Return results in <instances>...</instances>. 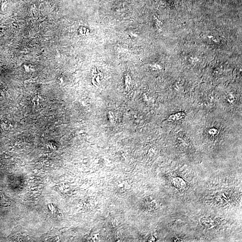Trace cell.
I'll list each match as a JSON object with an SVG mask.
<instances>
[{
	"instance_id": "3",
	"label": "cell",
	"mask_w": 242,
	"mask_h": 242,
	"mask_svg": "<svg viewBox=\"0 0 242 242\" xmlns=\"http://www.w3.org/2000/svg\"><path fill=\"white\" fill-rule=\"evenodd\" d=\"M202 223L207 228H211L213 225V221L211 218H204L202 219Z\"/></svg>"
},
{
	"instance_id": "5",
	"label": "cell",
	"mask_w": 242,
	"mask_h": 242,
	"mask_svg": "<svg viewBox=\"0 0 242 242\" xmlns=\"http://www.w3.org/2000/svg\"><path fill=\"white\" fill-rule=\"evenodd\" d=\"M155 241V238H154V237H151L150 239V241L153 242Z\"/></svg>"
},
{
	"instance_id": "1",
	"label": "cell",
	"mask_w": 242,
	"mask_h": 242,
	"mask_svg": "<svg viewBox=\"0 0 242 242\" xmlns=\"http://www.w3.org/2000/svg\"><path fill=\"white\" fill-rule=\"evenodd\" d=\"M173 186L179 190H183L186 186V183L182 178L175 177L171 180Z\"/></svg>"
},
{
	"instance_id": "4",
	"label": "cell",
	"mask_w": 242,
	"mask_h": 242,
	"mask_svg": "<svg viewBox=\"0 0 242 242\" xmlns=\"http://www.w3.org/2000/svg\"><path fill=\"white\" fill-rule=\"evenodd\" d=\"M2 129L4 130H9L12 128V126L10 122L4 121L1 124Z\"/></svg>"
},
{
	"instance_id": "2",
	"label": "cell",
	"mask_w": 242,
	"mask_h": 242,
	"mask_svg": "<svg viewBox=\"0 0 242 242\" xmlns=\"http://www.w3.org/2000/svg\"><path fill=\"white\" fill-rule=\"evenodd\" d=\"M144 208L148 210H152L156 208V203L154 199L147 197L144 201Z\"/></svg>"
}]
</instances>
